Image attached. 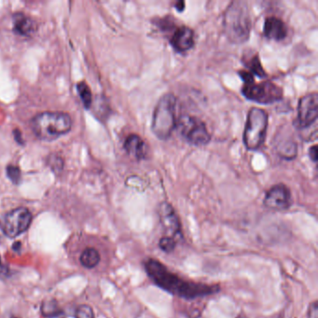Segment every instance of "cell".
<instances>
[{
	"label": "cell",
	"instance_id": "13",
	"mask_svg": "<svg viewBox=\"0 0 318 318\" xmlns=\"http://www.w3.org/2000/svg\"><path fill=\"white\" fill-rule=\"evenodd\" d=\"M263 34L269 40L280 41L287 38L288 27L280 18L269 16L264 21Z\"/></svg>",
	"mask_w": 318,
	"mask_h": 318
},
{
	"label": "cell",
	"instance_id": "7",
	"mask_svg": "<svg viewBox=\"0 0 318 318\" xmlns=\"http://www.w3.org/2000/svg\"><path fill=\"white\" fill-rule=\"evenodd\" d=\"M176 128L180 132L182 137L193 145L205 146L210 142V134L205 122L194 116H181L177 119Z\"/></svg>",
	"mask_w": 318,
	"mask_h": 318
},
{
	"label": "cell",
	"instance_id": "9",
	"mask_svg": "<svg viewBox=\"0 0 318 318\" xmlns=\"http://www.w3.org/2000/svg\"><path fill=\"white\" fill-rule=\"evenodd\" d=\"M318 97L316 92L301 97L298 106V124L301 129L312 126L317 119Z\"/></svg>",
	"mask_w": 318,
	"mask_h": 318
},
{
	"label": "cell",
	"instance_id": "12",
	"mask_svg": "<svg viewBox=\"0 0 318 318\" xmlns=\"http://www.w3.org/2000/svg\"><path fill=\"white\" fill-rule=\"evenodd\" d=\"M159 216L163 227L172 236H176L180 233V222L170 204L163 203L160 205Z\"/></svg>",
	"mask_w": 318,
	"mask_h": 318
},
{
	"label": "cell",
	"instance_id": "10",
	"mask_svg": "<svg viewBox=\"0 0 318 318\" xmlns=\"http://www.w3.org/2000/svg\"><path fill=\"white\" fill-rule=\"evenodd\" d=\"M291 204V193L290 188L284 184H278L271 187L264 198V205L271 210H287Z\"/></svg>",
	"mask_w": 318,
	"mask_h": 318
},
{
	"label": "cell",
	"instance_id": "3",
	"mask_svg": "<svg viewBox=\"0 0 318 318\" xmlns=\"http://www.w3.org/2000/svg\"><path fill=\"white\" fill-rule=\"evenodd\" d=\"M72 120L62 112H43L35 116L31 128L35 136L43 141H52L70 131Z\"/></svg>",
	"mask_w": 318,
	"mask_h": 318
},
{
	"label": "cell",
	"instance_id": "8",
	"mask_svg": "<svg viewBox=\"0 0 318 318\" xmlns=\"http://www.w3.org/2000/svg\"><path fill=\"white\" fill-rule=\"evenodd\" d=\"M32 222V215L25 207H19L9 212L1 221V229L10 238L17 237L28 229Z\"/></svg>",
	"mask_w": 318,
	"mask_h": 318
},
{
	"label": "cell",
	"instance_id": "6",
	"mask_svg": "<svg viewBox=\"0 0 318 318\" xmlns=\"http://www.w3.org/2000/svg\"><path fill=\"white\" fill-rule=\"evenodd\" d=\"M267 128V112L262 108H251L247 115L243 137L245 148L248 150H257L261 148L265 140Z\"/></svg>",
	"mask_w": 318,
	"mask_h": 318
},
{
	"label": "cell",
	"instance_id": "26",
	"mask_svg": "<svg viewBox=\"0 0 318 318\" xmlns=\"http://www.w3.org/2000/svg\"><path fill=\"white\" fill-rule=\"evenodd\" d=\"M9 272V270H8V268L2 263L1 262V260H0V277L1 276H3V275H5Z\"/></svg>",
	"mask_w": 318,
	"mask_h": 318
},
{
	"label": "cell",
	"instance_id": "14",
	"mask_svg": "<svg viewBox=\"0 0 318 318\" xmlns=\"http://www.w3.org/2000/svg\"><path fill=\"white\" fill-rule=\"evenodd\" d=\"M124 148L126 152L136 160H143L146 158L148 154L147 144L141 137L136 134L130 135L126 138L124 142Z\"/></svg>",
	"mask_w": 318,
	"mask_h": 318
},
{
	"label": "cell",
	"instance_id": "18",
	"mask_svg": "<svg viewBox=\"0 0 318 318\" xmlns=\"http://www.w3.org/2000/svg\"><path fill=\"white\" fill-rule=\"evenodd\" d=\"M277 151L284 159H294L297 156V144L292 140H284L279 143Z\"/></svg>",
	"mask_w": 318,
	"mask_h": 318
},
{
	"label": "cell",
	"instance_id": "23",
	"mask_svg": "<svg viewBox=\"0 0 318 318\" xmlns=\"http://www.w3.org/2000/svg\"><path fill=\"white\" fill-rule=\"evenodd\" d=\"M8 176L12 179V181L17 183L21 177V173L17 167L15 166H9L8 167Z\"/></svg>",
	"mask_w": 318,
	"mask_h": 318
},
{
	"label": "cell",
	"instance_id": "17",
	"mask_svg": "<svg viewBox=\"0 0 318 318\" xmlns=\"http://www.w3.org/2000/svg\"><path fill=\"white\" fill-rule=\"evenodd\" d=\"M100 262V254L97 249L94 248H86L81 256H80V263L82 266L86 268H94L97 266V264Z\"/></svg>",
	"mask_w": 318,
	"mask_h": 318
},
{
	"label": "cell",
	"instance_id": "5",
	"mask_svg": "<svg viewBox=\"0 0 318 318\" xmlns=\"http://www.w3.org/2000/svg\"><path fill=\"white\" fill-rule=\"evenodd\" d=\"M239 75L244 83L242 92L248 100L270 105L278 102L283 98V90L272 81L266 80L257 83L254 76L245 70L240 71Z\"/></svg>",
	"mask_w": 318,
	"mask_h": 318
},
{
	"label": "cell",
	"instance_id": "27",
	"mask_svg": "<svg viewBox=\"0 0 318 318\" xmlns=\"http://www.w3.org/2000/svg\"><path fill=\"white\" fill-rule=\"evenodd\" d=\"M176 9L178 12H183L185 9V3L183 1H179L176 4Z\"/></svg>",
	"mask_w": 318,
	"mask_h": 318
},
{
	"label": "cell",
	"instance_id": "25",
	"mask_svg": "<svg viewBox=\"0 0 318 318\" xmlns=\"http://www.w3.org/2000/svg\"><path fill=\"white\" fill-rule=\"evenodd\" d=\"M309 155H310V158H311L312 162H314V163L317 162V147L315 145L312 146V148H310Z\"/></svg>",
	"mask_w": 318,
	"mask_h": 318
},
{
	"label": "cell",
	"instance_id": "22",
	"mask_svg": "<svg viewBox=\"0 0 318 318\" xmlns=\"http://www.w3.org/2000/svg\"><path fill=\"white\" fill-rule=\"evenodd\" d=\"M176 241L169 236H165V237H163L160 240V248L166 253L172 252L173 250L176 248Z\"/></svg>",
	"mask_w": 318,
	"mask_h": 318
},
{
	"label": "cell",
	"instance_id": "24",
	"mask_svg": "<svg viewBox=\"0 0 318 318\" xmlns=\"http://www.w3.org/2000/svg\"><path fill=\"white\" fill-rule=\"evenodd\" d=\"M308 318H318V303L317 301H313L310 304L308 309Z\"/></svg>",
	"mask_w": 318,
	"mask_h": 318
},
{
	"label": "cell",
	"instance_id": "20",
	"mask_svg": "<svg viewBox=\"0 0 318 318\" xmlns=\"http://www.w3.org/2000/svg\"><path fill=\"white\" fill-rule=\"evenodd\" d=\"M77 88H78L80 99L83 103L84 107L87 108H90L91 105V92L90 88L85 82H80L77 85Z\"/></svg>",
	"mask_w": 318,
	"mask_h": 318
},
{
	"label": "cell",
	"instance_id": "21",
	"mask_svg": "<svg viewBox=\"0 0 318 318\" xmlns=\"http://www.w3.org/2000/svg\"><path fill=\"white\" fill-rule=\"evenodd\" d=\"M76 318H94V312L91 306L82 304L76 310Z\"/></svg>",
	"mask_w": 318,
	"mask_h": 318
},
{
	"label": "cell",
	"instance_id": "16",
	"mask_svg": "<svg viewBox=\"0 0 318 318\" xmlns=\"http://www.w3.org/2000/svg\"><path fill=\"white\" fill-rule=\"evenodd\" d=\"M243 62L245 65V67L249 69L251 74L256 75L260 78H265L267 74L265 72V70L263 69L262 62L260 60V56L258 54H250L248 57H244L243 58Z\"/></svg>",
	"mask_w": 318,
	"mask_h": 318
},
{
	"label": "cell",
	"instance_id": "4",
	"mask_svg": "<svg viewBox=\"0 0 318 318\" xmlns=\"http://www.w3.org/2000/svg\"><path fill=\"white\" fill-rule=\"evenodd\" d=\"M176 98L173 93L161 97L154 109L151 129L161 140H166L176 128Z\"/></svg>",
	"mask_w": 318,
	"mask_h": 318
},
{
	"label": "cell",
	"instance_id": "19",
	"mask_svg": "<svg viewBox=\"0 0 318 318\" xmlns=\"http://www.w3.org/2000/svg\"><path fill=\"white\" fill-rule=\"evenodd\" d=\"M41 312L46 317L53 318L60 315L61 308L58 305V302L53 299L46 300L41 305Z\"/></svg>",
	"mask_w": 318,
	"mask_h": 318
},
{
	"label": "cell",
	"instance_id": "11",
	"mask_svg": "<svg viewBox=\"0 0 318 318\" xmlns=\"http://www.w3.org/2000/svg\"><path fill=\"white\" fill-rule=\"evenodd\" d=\"M194 30L186 25H181L174 30L170 43L176 51L184 52L194 47Z\"/></svg>",
	"mask_w": 318,
	"mask_h": 318
},
{
	"label": "cell",
	"instance_id": "1",
	"mask_svg": "<svg viewBox=\"0 0 318 318\" xmlns=\"http://www.w3.org/2000/svg\"><path fill=\"white\" fill-rule=\"evenodd\" d=\"M146 272L149 278L161 289L186 300H193L199 297L212 295L219 291L217 287L194 283L179 278L170 272L165 265L155 260H148L145 264Z\"/></svg>",
	"mask_w": 318,
	"mask_h": 318
},
{
	"label": "cell",
	"instance_id": "2",
	"mask_svg": "<svg viewBox=\"0 0 318 318\" xmlns=\"http://www.w3.org/2000/svg\"><path fill=\"white\" fill-rule=\"evenodd\" d=\"M223 29L228 40L234 44H243L249 40L251 17L247 3L233 1L224 13Z\"/></svg>",
	"mask_w": 318,
	"mask_h": 318
},
{
	"label": "cell",
	"instance_id": "15",
	"mask_svg": "<svg viewBox=\"0 0 318 318\" xmlns=\"http://www.w3.org/2000/svg\"><path fill=\"white\" fill-rule=\"evenodd\" d=\"M13 30L20 36H30L36 30V24L31 18L18 13L13 16Z\"/></svg>",
	"mask_w": 318,
	"mask_h": 318
}]
</instances>
